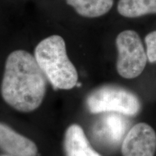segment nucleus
Wrapping results in <instances>:
<instances>
[{
    "label": "nucleus",
    "instance_id": "1",
    "mask_svg": "<svg viewBox=\"0 0 156 156\" xmlns=\"http://www.w3.org/2000/svg\"><path fill=\"white\" fill-rule=\"evenodd\" d=\"M47 80L34 56L24 50L14 51L5 62L2 97L18 112H34L44 101Z\"/></svg>",
    "mask_w": 156,
    "mask_h": 156
},
{
    "label": "nucleus",
    "instance_id": "2",
    "mask_svg": "<svg viewBox=\"0 0 156 156\" xmlns=\"http://www.w3.org/2000/svg\"><path fill=\"white\" fill-rule=\"evenodd\" d=\"M34 56L54 89L70 90L76 86L78 73L67 54L64 38L53 35L37 45Z\"/></svg>",
    "mask_w": 156,
    "mask_h": 156
},
{
    "label": "nucleus",
    "instance_id": "3",
    "mask_svg": "<svg viewBox=\"0 0 156 156\" xmlns=\"http://www.w3.org/2000/svg\"><path fill=\"white\" fill-rule=\"evenodd\" d=\"M86 106L91 114L114 112L124 116H136L140 112L139 98L129 90L116 85H104L89 93Z\"/></svg>",
    "mask_w": 156,
    "mask_h": 156
},
{
    "label": "nucleus",
    "instance_id": "4",
    "mask_svg": "<svg viewBox=\"0 0 156 156\" xmlns=\"http://www.w3.org/2000/svg\"><path fill=\"white\" fill-rule=\"evenodd\" d=\"M116 46L119 75L125 79H133L141 75L147 64V56L137 33L132 30L121 32L116 38Z\"/></svg>",
    "mask_w": 156,
    "mask_h": 156
},
{
    "label": "nucleus",
    "instance_id": "5",
    "mask_svg": "<svg viewBox=\"0 0 156 156\" xmlns=\"http://www.w3.org/2000/svg\"><path fill=\"white\" fill-rule=\"evenodd\" d=\"M156 133L146 123H138L130 129L122 143L123 156H154Z\"/></svg>",
    "mask_w": 156,
    "mask_h": 156
},
{
    "label": "nucleus",
    "instance_id": "6",
    "mask_svg": "<svg viewBox=\"0 0 156 156\" xmlns=\"http://www.w3.org/2000/svg\"><path fill=\"white\" fill-rule=\"evenodd\" d=\"M127 126L126 119L121 114L107 112L95 122L93 135L99 142L108 145H116L125 136Z\"/></svg>",
    "mask_w": 156,
    "mask_h": 156
},
{
    "label": "nucleus",
    "instance_id": "7",
    "mask_svg": "<svg viewBox=\"0 0 156 156\" xmlns=\"http://www.w3.org/2000/svg\"><path fill=\"white\" fill-rule=\"evenodd\" d=\"M0 149L11 156H37L38 152L33 140L2 122H0Z\"/></svg>",
    "mask_w": 156,
    "mask_h": 156
},
{
    "label": "nucleus",
    "instance_id": "8",
    "mask_svg": "<svg viewBox=\"0 0 156 156\" xmlns=\"http://www.w3.org/2000/svg\"><path fill=\"white\" fill-rule=\"evenodd\" d=\"M63 147L66 156H101L93 149L83 128L71 124L64 133Z\"/></svg>",
    "mask_w": 156,
    "mask_h": 156
},
{
    "label": "nucleus",
    "instance_id": "9",
    "mask_svg": "<svg viewBox=\"0 0 156 156\" xmlns=\"http://www.w3.org/2000/svg\"><path fill=\"white\" fill-rule=\"evenodd\" d=\"M77 14L86 17H98L108 13L114 5V0H66Z\"/></svg>",
    "mask_w": 156,
    "mask_h": 156
},
{
    "label": "nucleus",
    "instance_id": "10",
    "mask_svg": "<svg viewBox=\"0 0 156 156\" xmlns=\"http://www.w3.org/2000/svg\"><path fill=\"white\" fill-rule=\"evenodd\" d=\"M117 10L121 15L129 18L156 14V0H119Z\"/></svg>",
    "mask_w": 156,
    "mask_h": 156
},
{
    "label": "nucleus",
    "instance_id": "11",
    "mask_svg": "<svg viewBox=\"0 0 156 156\" xmlns=\"http://www.w3.org/2000/svg\"><path fill=\"white\" fill-rule=\"evenodd\" d=\"M145 42L147 60L151 63H156V30L151 32L145 36Z\"/></svg>",
    "mask_w": 156,
    "mask_h": 156
},
{
    "label": "nucleus",
    "instance_id": "12",
    "mask_svg": "<svg viewBox=\"0 0 156 156\" xmlns=\"http://www.w3.org/2000/svg\"><path fill=\"white\" fill-rule=\"evenodd\" d=\"M0 156H11V155H7V154H3V155H0Z\"/></svg>",
    "mask_w": 156,
    "mask_h": 156
}]
</instances>
